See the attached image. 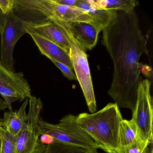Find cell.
Masks as SVG:
<instances>
[{"label": "cell", "mask_w": 153, "mask_h": 153, "mask_svg": "<svg viewBox=\"0 0 153 153\" xmlns=\"http://www.w3.org/2000/svg\"><path fill=\"white\" fill-rule=\"evenodd\" d=\"M90 153H99L97 152V150H95V151H92Z\"/></svg>", "instance_id": "4316f807"}, {"label": "cell", "mask_w": 153, "mask_h": 153, "mask_svg": "<svg viewBox=\"0 0 153 153\" xmlns=\"http://www.w3.org/2000/svg\"><path fill=\"white\" fill-rule=\"evenodd\" d=\"M24 28L27 33L37 35L57 45L69 53L70 43L64 33L55 23L48 21L41 24L24 23Z\"/></svg>", "instance_id": "30bf717a"}, {"label": "cell", "mask_w": 153, "mask_h": 153, "mask_svg": "<svg viewBox=\"0 0 153 153\" xmlns=\"http://www.w3.org/2000/svg\"><path fill=\"white\" fill-rule=\"evenodd\" d=\"M41 135L48 134L53 137L56 143L90 151L98 149L94 141L82 129L77 122V116L68 114L61 119L58 124L39 120Z\"/></svg>", "instance_id": "277c9868"}, {"label": "cell", "mask_w": 153, "mask_h": 153, "mask_svg": "<svg viewBox=\"0 0 153 153\" xmlns=\"http://www.w3.org/2000/svg\"><path fill=\"white\" fill-rule=\"evenodd\" d=\"M28 104V99L27 98L18 110L4 113L2 119L3 126L16 137L25 128L27 122L28 117L26 110Z\"/></svg>", "instance_id": "5bb4252c"}, {"label": "cell", "mask_w": 153, "mask_h": 153, "mask_svg": "<svg viewBox=\"0 0 153 153\" xmlns=\"http://www.w3.org/2000/svg\"><path fill=\"white\" fill-rule=\"evenodd\" d=\"M14 5V0H0V10L5 16L13 10Z\"/></svg>", "instance_id": "7402d4cb"}, {"label": "cell", "mask_w": 153, "mask_h": 153, "mask_svg": "<svg viewBox=\"0 0 153 153\" xmlns=\"http://www.w3.org/2000/svg\"><path fill=\"white\" fill-rule=\"evenodd\" d=\"M13 11L24 23L37 24L53 20L94 22L82 10L59 4L54 0H15Z\"/></svg>", "instance_id": "3957f363"}, {"label": "cell", "mask_w": 153, "mask_h": 153, "mask_svg": "<svg viewBox=\"0 0 153 153\" xmlns=\"http://www.w3.org/2000/svg\"><path fill=\"white\" fill-rule=\"evenodd\" d=\"M76 7L82 10L87 14L95 23L103 28V30L114 18L117 11L100 9L95 5L94 0H77Z\"/></svg>", "instance_id": "4fadbf2b"}, {"label": "cell", "mask_w": 153, "mask_h": 153, "mask_svg": "<svg viewBox=\"0 0 153 153\" xmlns=\"http://www.w3.org/2000/svg\"><path fill=\"white\" fill-rule=\"evenodd\" d=\"M6 109H7V107H6V103H5V102L2 98L0 97V111H4ZM2 122V119L0 118V123Z\"/></svg>", "instance_id": "d4e9b609"}, {"label": "cell", "mask_w": 153, "mask_h": 153, "mask_svg": "<svg viewBox=\"0 0 153 153\" xmlns=\"http://www.w3.org/2000/svg\"><path fill=\"white\" fill-rule=\"evenodd\" d=\"M149 142L145 139L139 136L133 143L125 146L119 148L117 153H150L153 149L149 148Z\"/></svg>", "instance_id": "ac0fdd59"}, {"label": "cell", "mask_w": 153, "mask_h": 153, "mask_svg": "<svg viewBox=\"0 0 153 153\" xmlns=\"http://www.w3.org/2000/svg\"><path fill=\"white\" fill-rule=\"evenodd\" d=\"M150 153H153V149L151 150V152H150Z\"/></svg>", "instance_id": "83f0119b"}, {"label": "cell", "mask_w": 153, "mask_h": 153, "mask_svg": "<svg viewBox=\"0 0 153 153\" xmlns=\"http://www.w3.org/2000/svg\"><path fill=\"white\" fill-rule=\"evenodd\" d=\"M102 33L103 45L114 64L108 95L119 108H128L133 112L143 68L140 59L142 54L147 53L146 38L135 10L116 11L115 17Z\"/></svg>", "instance_id": "6da1fadb"}, {"label": "cell", "mask_w": 153, "mask_h": 153, "mask_svg": "<svg viewBox=\"0 0 153 153\" xmlns=\"http://www.w3.org/2000/svg\"><path fill=\"white\" fill-rule=\"evenodd\" d=\"M92 151L85 149L66 146L56 142L45 145L41 143L38 140L33 153H90Z\"/></svg>", "instance_id": "e0dca14e"}, {"label": "cell", "mask_w": 153, "mask_h": 153, "mask_svg": "<svg viewBox=\"0 0 153 153\" xmlns=\"http://www.w3.org/2000/svg\"><path fill=\"white\" fill-rule=\"evenodd\" d=\"M3 122L0 123V153H1V127L3 126Z\"/></svg>", "instance_id": "484cf974"}, {"label": "cell", "mask_w": 153, "mask_h": 153, "mask_svg": "<svg viewBox=\"0 0 153 153\" xmlns=\"http://www.w3.org/2000/svg\"><path fill=\"white\" fill-rule=\"evenodd\" d=\"M151 83L148 79L140 81L137 102L131 120L137 126L140 136L153 143V105L150 94Z\"/></svg>", "instance_id": "8992f818"}, {"label": "cell", "mask_w": 153, "mask_h": 153, "mask_svg": "<svg viewBox=\"0 0 153 153\" xmlns=\"http://www.w3.org/2000/svg\"><path fill=\"white\" fill-rule=\"evenodd\" d=\"M11 88L23 95L26 99L32 97L29 83L22 72L9 70L0 62V87Z\"/></svg>", "instance_id": "7c38bea8"}, {"label": "cell", "mask_w": 153, "mask_h": 153, "mask_svg": "<svg viewBox=\"0 0 153 153\" xmlns=\"http://www.w3.org/2000/svg\"><path fill=\"white\" fill-rule=\"evenodd\" d=\"M61 22L77 43L85 51H91L96 46L98 35L103 30L101 26L94 22Z\"/></svg>", "instance_id": "9c48e42d"}, {"label": "cell", "mask_w": 153, "mask_h": 153, "mask_svg": "<svg viewBox=\"0 0 153 153\" xmlns=\"http://www.w3.org/2000/svg\"><path fill=\"white\" fill-rule=\"evenodd\" d=\"M29 110L25 128L16 137L17 153H33L41 136L39 120L43 109L40 98L32 96L28 99Z\"/></svg>", "instance_id": "52a82bcc"}, {"label": "cell", "mask_w": 153, "mask_h": 153, "mask_svg": "<svg viewBox=\"0 0 153 153\" xmlns=\"http://www.w3.org/2000/svg\"><path fill=\"white\" fill-rule=\"evenodd\" d=\"M123 120L117 105L110 103L94 113H82L77 116V122L93 140L98 148L107 153H117L119 128Z\"/></svg>", "instance_id": "7a4b0ae2"}, {"label": "cell", "mask_w": 153, "mask_h": 153, "mask_svg": "<svg viewBox=\"0 0 153 153\" xmlns=\"http://www.w3.org/2000/svg\"><path fill=\"white\" fill-rule=\"evenodd\" d=\"M56 3L70 7H76L77 0H54Z\"/></svg>", "instance_id": "cb8c5ba5"}, {"label": "cell", "mask_w": 153, "mask_h": 153, "mask_svg": "<svg viewBox=\"0 0 153 153\" xmlns=\"http://www.w3.org/2000/svg\"><path fill=\"white\" fill-rule=\"evenodd\" d=\"M0 96L6 103V107L12 111V104L16 101H22L26 98L16 90L8 87H0Z\"/></svg>", "instance_id": "ffe728a7"}, {"label": "cell", "mask_w": 153, "mask_h": 153, "mask_svg": "<svg viewBox=\"0 0 153 153\" xmlns=\"http://www.w3.org/2000/svg\"><path fill=\"white\" fill-rule=\"evenodd\" d=\"M35 43L42 55L51 61L61 62L73 70V65L69 53L55 44L35 34H30Z\"/></svg>", "instance_id": "8fae6325"}, {"label": "cell", "mask_w": 153, "mask_h": 153, "mask_svg": "<svg viewBox=\"0 0 153 153\" xmlns=\"http://www.w3.org/2000/svg\"><path fill=\"white\" fill-rule=\"evenodd\" d=\"M39 140L41 143L45 145H49L55 143L54 139L52 137L48 134H43L39 137Z\"/></svg>", "instance_id": "603a6c76"}, {"label": "cell", "mask_w": 153, "mask_h": 153, "mask_svg": "<svg viewBox=\"0 0 153 153\" xmlns=\"http://www.w3.org/2000/svg\"><path fill=\"white\" fill-rule=\"evenodd\" d=\"M26 33L22 21L12 10L9 12L6 15L4 26L0 32V62L9 70L15 71L14 48L19 39Z\"/></svg>", "instance_id": "ba28073f"}, {"label": "cell", "mask_w": 153, "mask_h": 153, "mask_svg": "<svg viewBox=\"0 0 153 153\" xmlns=\"http://www.w3.org/2000/svg\"><path fill=\"white\" fill-rule=\"evenodd\" d=\"M138 130L132 120L123 119L119 128V143L120 147L134 142L139 136Z\"/></svg>", "instance_id": "9a60e30c"}, {"label": "cell", "mask_w": 153, "mask_h": 153, "mask_svg": "<svg viewBox=\"0 0 153 153\" xmlns=\"http://www.w3.org/2000/svg\"><path fill=\"white\" fill-rule=\"evenodd\" d=\"M1 153H17L16 137L3 126L1 128Z\"/></svg>", "instance_id": "d6986e66"}, {"label": "cell", "mask_w": 153, "mask_h": 153, "mask_svg": "<svg viewBox=\"0 0 153 153\" xmlns=\"http://www.w3.org/2000/svg\"><path fill=\"white\" fill-rule=\"evenodd\" d=\"M51 21L58 25L69 41L71 47L69 53L73 70L83 91L88 110L90 113H94L97 110L96 101L85 51L77 43L68 28L61 21L55 20Z\"/></svg>", "instance_id": "5b68a950"}, {"label": "cell", "mask_w": 153, "mask_h": 153, "mask_svg": "<svg viewBox=\"0 0 153 153\" xmlns=\"http://www.w3.org/2000/svg\"><path fill=\"white\" fill-rule=\"evenodd\" d=\"M52 62L60 70L64 76L66 77L69 80H77L76 75L69 67L59 62L55 61H52Z\"/></svg>", "instance_id": "44dd1931"}, {"label": "cell", "mask_w": 153, "mask_h": 153, "mask_svg": "<svg viewBox=\"0 0 153 153\" xmlns=\"http://www.w3.org/2000/svg\"><path fill=\"white\" fill-rule=\"evenodd\" d=\"M94 1L95 5L100 9L123 12L134 10L139 3L136 0H94Z\"/></svg>", "instance_id": "2e32d148"}]
</instances>
